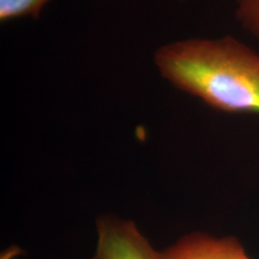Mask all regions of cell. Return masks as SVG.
I'll use <instances>...</instances> for the list:
<instances>
[{
	"instance_id": "obj_1",
	"label": "cell",
	"mask_w": 259,
	"mask_h": 259,
	"mask_svg": "<svg viewBox=\"0 0 259 259\" xmlns=\"http://www.w3.org/2000/svg\"><path fill=\"white\" fill-rule=\"evenodd\" d=\"M154 60L169 83L213 109L259 113V54L235 37L178 40Z\"/></svg>"
},
{
	"instance_id": "obj_2",
	"label": "cell",
	"mask_w": 259,
	"mask_h": 259,
	"mask_svg": "<svg viewBox=\"0 0 259 259\" xmlns=\"http://www.w3.org/2000/svg\"><path fill=\"white\" fill-rule=\"evenodd\" d=\"M97 242L92 259H162L139 231L127 219L102 216L96 221Z\"/></svg>"
},
{
	"instance_id": "obj_3",
	"label": "cell",
	"mask_w": 259,
	"mask_h": 259,
	"mask_svg": "<svg viewBox=\"0 0 259 259\" xmlns=\"http://www.w3.org/2000/svg\"><path fill=\"white\" fill-rule=\"evenodd\" d=\"M162 259H251L233 236L214 237L204 232L185 234L161 250Z\"/></svg>"
},
{
	"instance_id": "obj_4",
	"label": "cell",
	"mask_w": 259,
	"mask_h": 259,
	"mask_svg": "<svg viewBox=\"0 0 259 259\" xmlns=\"http://www.w3.org/2000/svg\"><path fill=\"white\" fill-rule=\"evenodd\" d=\"M49 0H0L2 22L23 17L37 19Z\"/></svg>"
},
{
	"instance_id": "obj_5",
	"label": "cell",
	"mask_w": 259,
	"mask_h": 259,
	"mask_svg": "<svg viewBox=\"0 0 259 259\" xmlns=\"http://www.w3.org/2000/svg\"><path fill=\"white\" fill-rule=\"evenodd\" d=\"M235 17L259 41V0H237Z\"/></svg>"
},
{
	"instance_id": "obj_6",
	"label": "cell",
	"mask_w": 259,
	"mask_h": 259,
	"mask_svg": "<svg viewBox=\"0 0 259 259\" xmlns=\"http://www.w3.org/2000/svg\"><path fill=\"white\" fill-rule=\"evenodd\" d=\"M24 254V250L17 245H11L1 251L0 259H17Z\"/></svg>"
}]
</instances>
